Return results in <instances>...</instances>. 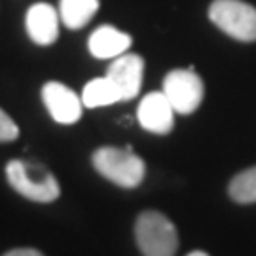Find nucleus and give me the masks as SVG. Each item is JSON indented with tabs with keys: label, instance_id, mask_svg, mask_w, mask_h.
<instances>
[{
	"label": "nucleus",
	"instance_id": "nucleus-14",
	"mask_svg": "<svg viewBox=\"0 0 256 256\" xmlns=\"http://www.w3.org/2000/svg\"><path fill=\"white\" fill-rule=\"evenodd\" d=\"M19 137V128L4 110L0 108V142H12Z\"/></svg>",
	"mask_w": 256,
	"mask_h": 256
},
{
	"label": "nucleus",
	"instance_id": "nucleus-12",
	"mask_svg": "<svg viewBox=\"0 0 256 256\" xmlns=\"http://www.w3.org/2000/svg\"><path fill=\"white\" fill-rule=\"evenodd\" d=\"M122 101L118 88L112 84L108 76L95 78L86 84L82 92V102L88 108H99V106H110L114 102Z\"/></svg>",
	"mask_w": 256,
	"mask_h": 256
},
{
	"label": "nucleus",
	"instance_id": "nucleus-13",
	"mask_svg": "<svg viewBox=\"0 0 256 256\" xmlns=\"http://www.w3.org/2000/svg\"><path fill=\"white\" fill-rule=\"evenodd\" d=\"M228 194L234 202L241 205L256 203V165L238 173L230 180Z\"/></svg>",
	"mask_w": 256,
	"mask_h": 256
},
{
	"label": "nucleus",
	"instance_id": "nucleus-11",
	"mask_svg": "<svg viewBox=\"0 0 256 256\" xmlns=\"http://www.w3.org/2000/svg\"><path fill=\"white\" fill-rule=\"evenodd\" d=\"M99 10V0H61L59 2V16L64 27L82 28L86 27Z\"/></svg>",
	"mask_w": 256,
	"mask_h": 256
},
{
	"label": "nucleus",
	"instance_id": "nucleus-2",
	"mask_svg": "<svg viewBox=\"0 0 256 256\" xmlns=\"http://www.w3.org/2000/svg\"><path fill=\"white\" fill-rule=\"evenodd\" d=\"M135 239L142 256H174L178 248L176 228L160 210H142L138 214Z\"/></svg>",
	"mask_w": 256,
	"mask_h": 256
},
{
	"label": "nucleus",
	"instance_id": "nucleus-8",
	"mask_svg": "<svg viewBox=\"0 0 256 256\" xmlns=\"http://www.w3.org/2000/svg\"><path fill=\"white\" fill-rule=\"evenodd\" d=\"M137 120L140 128L150 133L167 135L174 126V108L164 92H152L138 104Z\"/></svg>",
	"mask_w": 256,
	"mask_h": 256
},
{
	"label": "nucleus",
	"instance_id": "nucleus-9",
	"mask_svg": "<svg viewBox=\"0 0 256 256\" xmlns=\"http://www.w3.org/2000/svg\"><path fill=\"white\" fill-rule=\"evenodd\" d=\"M59 14L48 2L32 4L27 12L25 25L30 40L38 46H52L59 36Z\"/></svg>",
	"mask_w": 256,
	"mask_h": 256
},
{
	"label": "nucleus",
	"instance_id": "nucleus-16",
	"mask_svg": "<svg viewBox=\"0 0 256 256\" xmlns=\"http://www.w3.org/2000/svg\"><path fill=\"white\" fill-rule=\"evenodd\" d=\"M186 256H209L205 250H192V252H188Z\"/></svg>",
	"mask_w": 256,
	"mask_h": 256
},
{
	"label": "nucleus",
	"instance_id": "nucleus-7",
	"mask_svg": "<svg viewBox=\"0 0 256 256\" xmlns=\"http://www.w3.org/2000/svg\"><path fill=\"white\" fill-rule=\"evenodd\" d=\"M142 74H144V59L137 54H124L110 63L106 76L118 88L122 101H131L140 92Z\"/></svg>",
	"mask_w": 256,
	"mask_h": 256
},
{
	"label": "nucleus",
	"instance_id": "nucleus-1",
	"mask_svg": "<svg viewBox=\"0 0 256 256\" xmlns=\"http://www.w3.org/2000/svg\"><path fill=\"white\" fill-rule=\"evenodd\" d=\"M6 178L16 192L30 202L52 203L61 194L59 182L54 174L50 173L46 167H40L30 162H23V160L8 162Z\"/></svg>",
	"mask_w": 256,
	"mask_h": 256
},
{
	"label": "nucleus",
	"instance_id": "nucleus-3",
	"mask_svg": "<svg viewBox=\"0 0 256 256\" xmlns=\"http://www.w3.org/2000/svg\"><path fill=\"white\" fill-rule=\"evenodd\" d=\"M93 167L108 178L110 182L118 184L122 188H137L142 182L146 167L131 146L114 148L102 146L93 152Z\"/></svg>",
	"mask_w": 256,
	"mask_h": 256
},
{
	"label": "nucleus",
	"instance_id": "nucleus-10",
	"mask_svg": "<svg viewBox=\"0 0 256 256\" xmlns=\"http://www.w3.org/2000/svg\"><path fill=\"white\" fill-rule=\"evenodd\" d=\"M131 42L133 38L128 32L112 25H101L92 32V36L88 40V48L97 59H116L128 52L131 48Z\"/></svg>",
	"mask_w": 256,
	"mask_h": 256
},
{
	"label": "nucleus",
	"instance_id": "nucleus-15",
	"mask_svg": "<svg viewBox=\"0 0 256 256\" xmlns=\"http://www.w3.org/2000/svg\"><path fill=\"white\" fill-rule=\"evenodd\" d=\"M4 256H44L40 250L36 248H14V250H8Z\"/></svg>",
	"mask_w": 256,
	"mask_h": 256
},
{
	"label": "nucleus",
	"instance_id": "nucleus-5",
	"mask_svg": "<svg viewBox=\"0 0 256 256\" xmlns=\"http://www.w3.org/2000/svg\"><path fill=\"white\" fill-rule=\"evenodd\" d=\"M164 93L171 106L178 114H192L200 108L205 95L203 80L196 74L194 66L190 68H174L165 76Z\"/></svg>",
	"mask_w": 256,
	"mask_h": 256
},
{
	"label": "nucleus",
	"instance_id": "nucleus-6",
	"mask_svg": "<svg viewBox=\"0 0 256 256\" xmlns=\"http://www.w3.org/2000/svg\"><path fill=\"white\" fill-rule=\"evenodd\" d=\"M42 99H44L48 112L57 124L70 126L82 118V99L64 84L48 82L42 88Z\"/></svg>",
	"mask_w": 256,
	"mask_h": 256
},
{
	"label": "nucleus",
	"instance_id": "nucleus-4",
	"mask_svg": "<svg viewBox=\"0 0 256 256\" xmlns=\"http://www.w3.org/2000/svg\"><path fill=\"white\" fill-rule=\"evenodd\" d=\"M209 19L239 42L256 40V8L243 0H214L209 8Z\"/></svg>",
	"mask_w": 256,
	"mask_h": 256
}]
</instances>
